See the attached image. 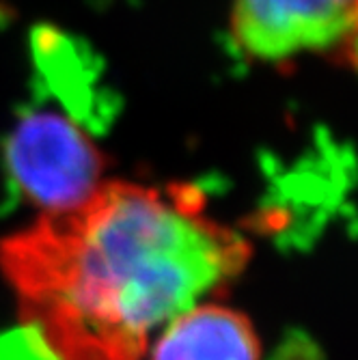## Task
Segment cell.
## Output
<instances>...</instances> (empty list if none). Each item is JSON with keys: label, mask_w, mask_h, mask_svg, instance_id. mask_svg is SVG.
<instances>
[{"label": "cell", "mask_w": 358, "mask_h": 360, "mask_svg": "<svg viewBox=\"0 0 358 360\" xmlns=\"http://www.w3.org/2000/svg\"><path fill=\"white\" fill-rule=\"evenodd\" d=\"M248 259V240L205 216L197 188L121 179L0 244L30 360H143L158 330Z\"/></svg>", "instance_id": "cell-1"}, {"label": "cell", "mask_w": 358, "mask_h": 360, "mask_svg": "<svg viewBox=\"0 0 358 360\" xmlns=\"http://www.w3.org/2000/svg\"><path fill=\"white\" fill-rule=\"evenodd\" d=\"M229 26L250 60L324 58L358 72V0H234Z\"/></svg>", "instance_id": "cell-2"}, {"label": "cell", "mask_w": 358, "mask_h": 360, "mask_svg": "<svg viewBox=\"0 0 358 360\" xmlns=\"http://www.w3.org/2000/svg\"><path fill=\"white\" fill-rule=\"evenodd\" d=\"M7 171L41 214L70 212L100 190L106 160L70 117L39 110L18 121L5 147Z\"/></svg>", "instance_id": "cell-3"}, {"label": "cell", "mask_w": 358, "mask_h": 360, "mask_svg": "<svg viewBox=\"0 0 358 360\" xmlns=\"http://www.w3.org/2000/svg\"><path fill=\"white\" fill-rule=\"evenodd\" d=\"M149 360H262V341L244 313L199 302L162 328Z\"/></svg>", "instance_id": "cell-4"}]
</instances>
